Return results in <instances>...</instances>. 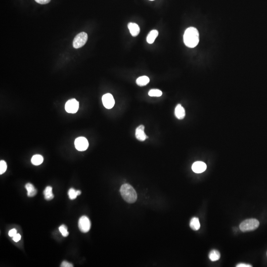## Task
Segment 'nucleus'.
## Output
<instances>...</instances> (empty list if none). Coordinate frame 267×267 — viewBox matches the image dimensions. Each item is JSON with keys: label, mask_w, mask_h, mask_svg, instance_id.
<instances>
[{"label": "nucleus", "mask_w": 267, "mask_h": 267, "mask_svg": "<svg viewBox=\"0 0 267 267\" xmlns=\"http://www.w3.org/2000/svg\"><path fill=\"white\" fill-rule=\"evenodd\" d=\"M88 40V35L86 33L81 32L77 34L74 38L73 41V47L75 49H79L82 47L86 43Z\"/></svg>", "instance_id": "nucleus-4"}, {"label": "nucleus", "mask_w": 267, "mask_h": 267, "mask_svg": "<svg viewBox=\"0 0 267 267\" xmlns=\"http://www.w3.org/2000/svg\"><path fill=\"white\" fill-rule=\"evenodd\" d=\"M16 233H17V231H16V229H12L9 231L8 236L10 237H14L15 235H16Z\"/></svg>", "instance_id": "nucleus-27"}, {"label": "nucleus", "mask_w": 267, "mask_h": 267, "mask_svg": "<svg viewBox=\"0 0 267 267\" xmlns=\"http://www.w3.org/2000/svg\"><path fill=\"white\" fill-rule=\"evenodd\" d=\"M128 27L129 29L130 32L132 36L136 37L139 35V33L140 32V29L137 24L130 22L128 25Z\"/></svg>", "instance_id": "nucleus-11"}, {"label": "nucleus", "mask_w": 267, "mask_h": 267, "mask_svg": "<svg viewBox=\"0 0 267 267\" xmlns=\"http://www.w3.org/2000/svg\"><path fill=\"white\" fill-rule=\"evenodd\" d=\"M37 3L40 4H47L50 3L51 0H35Z\"/></svg>", "instance_id": "nucleus-26"}, {"label": "nucleus", "mask_w": 267, "mask_h": 267, "mask_svg": "<svg viewBox=\"0 0 267 267\" xmlns=\"http://www.w3.org/2000/svg\"><path fill=\"white\" fill-rule=\"evenodd\" d=\"M144 126L143 125L139 126V127H137L136 129V132H135L136 138L141 142H143L148 138V137L144 133Z\"/></svg>", "instance_id": "nucleus-9"}, {"label": "nucleus", "mask_w": 267, "mask_h": 267, "mask_svg": "<svg viewBox=\"0 0 267 267\" xmlns=\"http://www.w3.org/2000/svg\"><path fill=\"white\" fill-rule=\"evenodd\" d=\"M21 235L19 233H16V235H15V236L14 237H12V239L14 240V242H19V240L21 239Z\"/></svg>", "instance_id": "nucleus-24"}, {"label": "nucleus", "mask_w": 267, "mask_h": 267, "mask_svg": "<svg viewBox=\"0 0 267 267\" xmlns=\"http://www.w3.org/2000/svg\"><path fill=\"white\" fill-rule=\"evenodd\" d=\"M102 101L104 107L107 109H111L114 107L115 101L114 97L110 94H104L102 97Z\"/></svg>", "instance_id": "nucleus-8"}, {"label": "nucleus", "mask_w": 267, "mask_h": 267, "mask_svg": "<svg viewBox=\"0 0 267 267\" xmlns=\"http://www.w3.org/2000/svg\"><path fill=\"white\" fill-rule=\"evenodd\" d=\"M78 101L75 99L68 100L65 105V109L66 112L69 114H75L79 109Z\"/></svg>", "instance_id": "nucleus-6"}, {"label": "nucleus", "mask_w": 267, "mask_h": 267, "mask_svg": "<svg viewBox=\"0 0 267 267\" xmlns=\"http://www.w3.org/2000/svg\"><path fill=\"white\" fill-rule=\"evenodd\" d=\"M7 169V163L4 160L0 161V174L2 175L6 171Z\"/></svg>", "instance_id": "nucleus-23"}, {"label": "nucleus", "mask_w": 267, "mask_h": 267, "mask_svg": "<svg viewBox=\"0 0 267 267\" xmlns=\"http://www.w3.org/2000/svg\"><path fill=\"white\" fill-rule=\"evenodd\" d=\"M259 222L256 219H249L245 220L240 224L239 228L243 232L255 230L258 228Z\"/></svg>", "instance_id": "nucleus-3"}, {"label": "nucleus", "mask_w": 267, "mask_h": 267, "mask_svg": "<svg viewBox=\"0 0 267 267\" xmlns=\"http://www.w3.org/2000/svg\"><path fill=\"white\" fill-rule=\"evenodd\" d=\"M158 32L157 30H151L149 34L147 35V43L149 44L153 43L155 39L157 38V37L158 36Z\"/></svg>", "instance_id": "nucleus-15"}, {"label": "nucleus", "mask_w": 267, "mask_h": 267, "mask_svg": "<svg viewBox=\"0 0 267 267\" xmlns=\"http://www.w3.org/2000/svg\"><path fill=\"white\" fill-rule=\"evenodd\" d=\"M74 144L76 148L79 151H85L89 147V142L87 139L83 137H80L76 139Z\"/></svg>", "instance_id": "nucleus-7"}, {"label": "nucleus", "mask_w": 267, "mask_h": 267, "mask_svg": "<svg viewBox=\"0 0 267 267\" xmlns=\"http://www.w3.org/2000/svg\"><path fill=\"white\" fill-rule=\"evenodd\" d=\"M25 189L27 191V196L28 197H34L37 193V190L35 189L34 186L31 183H27L26 184Z\"/></svg>", "instance_id": "nucleus-13"}, {"label": "nucleus", "mask_w": 267, "mask_h": 267, "mask_svg": "<svg viewBox=\"0 0 267 267\" xmlns=\"http://www.w3.org/2000/svg\"><path fill=\"white\" fill-rule=\"evenodd\" d=\"M61 267H73V265L69 263V262H66V261H64L62 262L61 264Z\"/></svg>", "instance_id": "nucleus-25"}, {"label": "nucleus", "mask_w": 267, "mask_h": 267, "mask_svg": "<svg viewBox=\"0 0 267 267\" xmlns=\"http://www.w3.org/2000/svg\"><path fill=\"white\" fill-rule=\"evenodd\" d=\"M175 115L176 117L180 120L183 119L186 116L185 110L181 104H178L175 109Z\"/></svg>", "instance_id": "nucleus-12"}, {"label": "nucleus", "mask_w": 267, "mask_h": 267, "mask_svg": "<svg viewBox=\"0 0 267 267\" xmlns=\"http://www.w3.org/2000/svg\"><path fill=\"white\" fill-rule=\"evenodd\" d=\"M199 41V35L197 29L190 27L186 29L183 35V42L186 47H196Z\"/></svg>", "instance_id": "nucleus-1"}, {"label": "nucleus", "mask_w": 267, "mask_h": 267, "mask_svg": "<svg viewBox=\"0 0 267 267\" xmlns=\"http://www.w3.org/2000/svg\"><path fill=\"white\" fill-rule=\"evenodd\" d=\"M206 165L202 161H196L192 165V170L194 173H201L206 169Z\"/></svg>", "instance_id": "nucleus-10"}, {"label": "nucleus", "mask_w": 267, "mask_h": 267, "mask_svg": "<svg viewBox=\"0 0 267 267\" xmlns=\"http://www.w3.org/2000/svg\"><path fill=\"white\" fill-rule=\"evenodd\" d=\"M77 195H78V196H80V194H81V191H80V190H77Z\"/></svg>", "instance_id": "nucleus-29"}, {"label": "nucleus", "mask_w": 267, "mask_h": 267, "mask_svg": "<svg viewBox=\"0 0 267 267\" xmlns=\"http://www.w3.org/2000/svg\"><path fill=\"white\" fill-rule=\"evenodd\" d=\"M150 78L147 76L139 77L136 80V83L139 86H144L150 82Z\"/></svg>", "instance_id": "nucleus-16"}, {"label": "nucleus", "mask_w": 267, "mask_h": 267, "mask_svg": "<svg viewBox=\"0 0 267 267\" xmlns=\"http://www.w3.org/2000/svg\"><path fill=\"white\" fill-rule=\"evenodd\" d=\"M90 220L87 216H82L79 219L78 222V227L80 231L83 233L88 232L91 229Z\"/></svg>", "instance_id": "nucleus-5"}, {"label": "nucleus", "mask_w": 267, "mask_h": 267, "mask_svg": "<svg viewBox=\"0 0 267 267\" xmlns=\"http://www.w3.org/2000/svg\"><path fill=\"white\" fill-rule=\"evenodd\" d=\"M221 255L220 252L216 250H213L209 253V258L211 261H216L220 259Z\"/></svg>", "instance_id": "nucleus-19"}, {"label": "nucleus", "mask_w": 267, "mask_h": 267, "mask_svg": "<svg viewBox=\"0 0 267 267\" xmlns=\"http://www.w3.org/2000/svg\"><path fill=\"white\" fill-rule=\"evenodd\" d=\"M120 193L125 201L129 203H133L137 199L136 192L131 185L128 183L123 184L120 188Z\"/></svg>", "instance_id": "nucleus-2"}, {"label": "nucleus", "mask_w": 267, "mask_h": 267, "mask_svg": "<svg viewBox=\"0 0 267 267\" xmlns=\"http://www.w3.org/2000/svg\"><path fill=\"white\" fill-rule=\"evenodd\" d=\"M43 157L40 154H36L33 156L31 158V162L33 164L38 166L41 164L43 162Z\"/></svg>", "instance_id": "nucleus-18"}, {"label": "nucleus", "mask_w": 267, "mask_h": 267, "mask_svg": "<svg viewBox=\"0 0 267 267\" xmlns=\"http://www.w3.org/2000/svg\"><path fill=\"white\" fill-rule=\"evenodd\" d=\"M68 194V196H69V198L71 200L75 199L76 198L77 196H78L77 193V190H76L75 189H73V188L69 189Z\"/></svg>", "instance_id": "nucleus-21"}, {"label": "nucleus", "mask_w": 267, "mask_h": 267, "mask_svg": "<svg viewBox=\"0 0 267 267\" xmlns=\"http://www.w3.org/2000/svg\"><path fill=\"white\" fill-rule=\"evenodd\" d=\"M44 199L47 200H51L54 197V195L53 193V189L51 186H48L44 189Z\"/></svg>", "instance_id": "nucleus-14"}, {"label": "nucleus", "mask_w": 267, "mask_h": 267, "mask_svg": "<svg viewBox=\"0 0 267 267\" xmlns=\"http://www.w3.org/2000/svg\"><path fill=\"white\" fill-rule=\"evenodd\" d=\"M236 267H251L252 266L251 265H250L246 264H243V263H242V264H238L236 265Z\"/></svg>", "instance_id": "nucleus-28"}, {"label": "nucleus", "mask_w": 267, "mask_h": 267, "mask_svg": "<svg viewBox=\"0 0 267 267\" xmlns=\"http://www.w3.org/2000/svg\"><path fill=\"white\" fill-rule=\"evenodd\" d=\"M162 92L158 89H151L148 92V95L150 97H159L162 96Z\"/></svg>", "instance_id": "nucleus-20"}, {"label": "nucleus", "mask_w": 267, "mask_h": 267, "mask_svg": "<svg viewBox=\"0 0 267 267\" xmlns=\"http://www.w3.org/2000/svg\"><path fill=\"white\" fill-rule=\"evenodd\" d=\"M190 227L194 231H197L199 229L200 227V224L198 218L194 217L192 219V220H190Z\"/></svg>", "instance_id": "nucleus-17"}, {"label": "nucleus", "mask_w": 267, "mask_h": 267, "mask_svg": "<svg viewBox=\"0 0 267 267\" xmlns=\"http://www.w3.org/2000/svg\"><path fill=\"white\" fill-rule=\"evenodd\" d=\"M150 1H154V0H150Z\"/></svg>", "instance_id": "nucleus-30"}, {"label": "nucleus", "mask_w": 267, "mask_h": 267, "mask_svg": "<svg viewBox=\"0 0 267 267\" xmlns=\"http://www.w3.org/2000/svg\"><path fill=\"white\" fill-rule=\"evenodd\" d=\"M59 232L61 233L62 236L64 237H67L69 235V232L68 231V229L66 226L61 225L59 228Z\"/></svg>", "instance_id": "nucleus-22"}]
</instances>
